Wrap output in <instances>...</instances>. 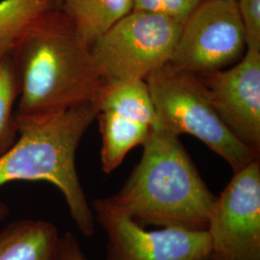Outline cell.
<instances>
[{"instance_id":"19","label":"cell","mask_w":260,"mask_h":260,"mask_svg":"<svg viewBox=\"0 0 260 260\" xmlns=\"http://www.w3.org/2000/svg\"><path fill=\"white\" fill-rule=\"evenodd\" d=\"M202 1H237V0H202Z\"/></svg>"},{"instance_id":"8","label":"cell","mask_w":260,"mask_h":260,"mask_svg":"<svg viewBox=\"0 0 260 260\" xmlns=\"http://www.w3.org/2000/svg\"><path fill=\"white\" fill-rule=\"evenodd\" d=\"M94 220L107 233L106 260H209L211 238L207 231L164 228L149 232L103 199L93 201Z\"/></svg>"},{"instance_id":"2","label":"cell","mask_w":260,"mask_h":260,"mask_svg":"<svg viewBox=\"0 0 260 260\" xmlns=\"http://www.w3.org/2000/svg\"><path fill=\"white\" fill-rule=\"evenodd\" d=\"M121 190L104 202L142 226L207 231L216 197L177 136L151 128Z\"/></svg>"},{"instance_id":"7","label":"cell","mask_w":260,"mask_h":260,"mask_svg":"<svg viewBox=\"0 0 260 260\" xmlns=\"http://www.w3.org/2000/svg\"><path fill=\"white\" fill-rule=\"evenodd\" d=\"M233 174L210 215L209 260H260L259 158Z\"/></svg>"},{"instance_id":"14","label":"cell","mask_w":260,"mask_h":260,"mask_svg":"<svg viewBox=\"0 0 260 260\" xmlns=\"http://www.w3.org/2000/svg\"><path fill=\"white\" fill-rule=\"evenodd\" d=\"M55 5L52 0H0V62L11 56L28 26Z\"/></svg>"},{"instance_id":"4","label":"cell","mask_w":260,"mask_h":260,"mask_svg":"<svg viewBox=\"0 0 260 260\" xmlns=\"http://www.w3.org/2000/svg\"><path fill=\"white\" fill-rule=\"evenodd\" d=\"M145 80L156 113L152 128L201 140L230 164L233 173L259 158V152L242 143L224 124L200 75L168 63Z\"/></svg>"},{"instance_id":"5","label":"cell","mask_w":260,"mask_h":260,"mask_svg":"<svg viewBox=\"0 0 260 260\" xmlns=\"http://www.w3.org/2000/svg\"><path fill=\"white\" fill-rule=\"evenodd\" d=\"M182 25L165 16L135 10L117 22L91 47L103 93L121 84L145 80L168 64Z\"/></svg>"},{"instance_id":"20","label":"cell","mask_w":260,"mask_h":260,"mask_svg":"<svg viewBox=\"0 0 260 260\" xmlns=\"http://www.w3.org/2000/svg\"><path fill=\"white\" fill-rule=\"evenodd\" d=\"M52 1H53L55 4H57V5H58V4L61 2V0H52Z\"/></svg>"},{"instance_id":"13","label":"cell","mask_w":260,"mask_h":260,"mask_svg":"<svg viewBox=\"0 0 260 260\" xmlns=\"http://www.w3.org/2000/svg\"><path fill=\"white\" fill-rule=\"evenodd\" d=\"M99 108L100 111L111 112L151 128L156 123L155 108L146 80L121 84L104 91Z\"/></svg>"},{"instance_id":"1","label":"cell","mask_w":260,"mask_h":260,"mask_svg":"<svg viewBox=\"0 0 260 260\" xmlns=\"http://www.w3.org/2000/svg\"><path fill=\"white\" fill-rule=\"evenodd\" d=\"M11 58L19 82V128L88 103H99L103 85L91 47L55 5L20 36Z\"/></svg>"},{"instance_id":"16","label":"cell","mask_w":260,"mask_h":260,"mask_svg":"<svg viewBox=\"0 0 260 260\" xmlns=\"http://www.w3.org/2000/svg\"><path fill=\"white\" fill-rule=\"evenodd\" d=\"M202 0H133V10L165 16L183 24Z\"/></svg>"},{"instance_id":"3","label":"cell","mask_w":260,"mask_h":260,"mask_svg":"<svg viewBox=\"0 0 260 260\" xmlns=\"http://www.w3.org/2000/svg\"><path fill=\"white\" fill-rule=\"evenodd\" d=\"M99 111V103H88L25 125L15 145L0 156V186L15 180H44L57 186L87 237L94 233V217L76 173L75 152ZM7 213L8 208L0 204V220Z\"/></svg>"},{"instance_id":"11","label":"cell","mask_w":260,"mask_h":260,"mask_svg":"<svg viewBox=\"0 0 260 260\" xmlns=\"http://www.w3.org/2000/svg\"><path fill=\"white\" fill-rule=\"evenodd\" d=\"M58 6L91 47L133 11V0H61Z\"/></svg>"},{"instance_id":"6","label":"cell","mask_w":260,"mask_h":260,"mask_svg":"<svg viewBox=\"0 0 260 260\" xmlns=\"http://www.w3.org/2000/svg\"><path fill=\"white\" fill-rule=\"evenodd\" d=\"M246 49L236 2L201 1L183 23L169 64L195 75H207L236 63Z\"/></svg>"},{"instance_id":"17","label":"cell","mask_w":260,"mask_h":260,"mask_svg":"<svg viewBox=\"0 0 260 260\" xmlns=\"http://www.w3.org/2000/svg\"><path fill=\"white\" fill-rule=\"evenodd\" d=\"M245 32L246 50L260 51V0H237Z\"/></svg>"},{"instance_id":"10","label":"cell","mask_w":260,"mask_h":260,"mask_svg":"<svg viewBox=\"0 0 260 260\" xmlns=\"http://www.w3.org/2000/svg\"><path fill=\"white\" fill-rule=\"evenodd\" d=\"M60 236L54 224L25 220L0 232V260H58Z\"/></svg>"},{"instance_id":"12","label":"cell","mask_w":260,"mask_h":260,"mask_svg":"<svg viewBox=\"0 0 260 260\" xmlns=\"http://www.w3.org/2000/svg\"><path fill=\"white\" fill-rule=\"evenodd\" d=\"M96 118L103 140L102 167L105 174H110L121 165L131 149L144 145L151 127L111 112L100 111Z\"/></svg>"},{"instance_id":"9","label":"cell","mask_w":260,"mask_h":260,"mask_svg":"<svg viewBox=\"0 0 260 260\" xmlns=\"http://www.w3.org/2000/svg\"><path fill=\"white\" fill-rule=\"evenodd\" d=\"M200 76L228 128L259 152L260 51L246 50L232 68Z\"/></svg>"},{"instance_id":"18","label":"cell","mask_w":260,"mask_h":260,"mask_svg":"<svg viewBox=\"0 0 260 260\" xmlns=\"http://www.w3.org/2000/svg\"><path fill=\"white\" fill-rule=\"evenodd\" d=\"M58 260H88L73 233H67L60 238Z\"/></svg>"},{"instance_id":"15","label":"cell","mask_w":260,"mask_h":260,"mask_svg":"<svg viewBox=\"0 0 260 260\" xmlns=\"http://www.w3.org/2000/svg\"><path fill=\"white\" fill-rule=\"evenodd\" d=\"M19 94V82L9 56L0 62V156L19 139V125L14 112Z\"/></svg>"}]
</instances>
